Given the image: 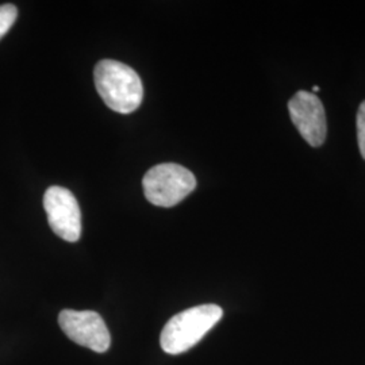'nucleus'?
I'll return each mask as SVG.
<instances>
[{
	"instance_id": "obj_4",
	"label": "nucleus",
	"mask_w": 365,
	"mask_h": 365,
	"mask_svg": "<svg viewBox=\"0 0 365 365\" xmlns=\"http://www.w3.org/2000/svg\"><path fill=\"white\" fill-rule=\"evenodd\" d=\"M43 209L53 232L68 242L81 235V211L75 195L64 187H49L43 195Z\"/></svg>"
},
{
	"instance_id": "obj_2",
	"label": "nucleus",
	"mask_w": 365,
	"mask_h": 365,
	"mask_svg": "<svg viewBox=\"0 0 365 365\" xmlns=\"http://www.w3.org/2000/svg\"><path fill=\"white\" fill-rule=\"evenodd\" d=\"M223 317L217 304H200L172 317L161 331L160 344L168 354L187 352L203 339Z\"/></svg>"
},
{
	"instance_id": "obj_7",
	"label": "nucleus",
	"mask_w": 365,
	"mask_h": 365,
	"mask_svg": "<svg viewBox=\"0 0 365 365\" xmlns=\"http://www.w3.org/2000/svg\"><path fill=\"white\" fill-rule=\"evenodd\" d=\"M18 16V10L14 4L0 6V39L3 38L9 30L13 27Z\"/></svg>"
},
{
	"instance_id": "obj_6",
	"label": "nucleus",
	"mask_w": 365,
	"mask_h": 365,
	"mask_svg": "<svg viewBox=\"0 0 365 365\" xmlns=\"http://www.w3.org/2000/svg\"><path fill=\"white\" fill-rule=\"evenodd\" d=\"M289 117L306 143L318 148L327 140L325 108L313 92L298 91L288 102Z\"/></svg>"
},
{
	"instance_id": "obj_9",
	"label": "nucleus",
	"mask_w": 365,
	"mask_h": 365,
	"mask_svg": "<svg viewBox=\"0 0 365 365\" xmlns=\"http://www.w3.org/2000/svg\"><path fill=\"white\" fill-rule=\"evenodd\" d=\"M318 90H319V87H318V86H314V87H313V93H314V92L318 91Z\"/></svg>"
},
{
	"instance_id": "obj_1",
	"label": "nucleus",
	"mask_w": 365,
	"mask_h": 365,
	"mask_svg": "<svg viewBox=\"0 0 365 365\" xmlns=\"http://www.w3.org/2000/svg\"><path fill=\"white\" fill-rule=\"evenodd\" d=\"M95 86L113 111L130 114L143 102L144 87L138 73L115 60H102L95 66Z\"/></svg>"
},
{
	"instance_id": "obj_3",
	"label": "nucleus",
	"mask_w": 365,
	"mask_h": 365,
	"mask_svg": "<svg viewBox=\"0 0 365 365\" xmlns=\"http://www.w3.org/2000/svg\"><path fill=\"white\" fill-rule=\"evenodd\" d=\"M145 197L158 207H173L196 187L194 173L179 164H160L146 172L143 180Z\"/></svg>"
},
{
	"instance_id": "obj_8",
	"label": "nucleus",
	"mask_w": 365,
	"mask_h": 365,
	"mask_svg": "<svg viewBox=\"0 0 365 365\" xmlns=\"http://www.w3.org/2000/svg\"><path fill=\"white\" fill-rule=\"evenodd\" d=\"M357 141L360 153L365 160V101L360 105L357 111Z\"/></svg>"
},
{
	"instance_id": "obj_5",
	"label": "nucleus",
	"mask_w": 365,
	"mask_h": 365,
	"mask_svg": "<svg viewBox=\"0 0 365 365\" xmlns=\"http://www.w3.org/2000/svg\"><path fill=\"white\" fill-rule=\"evenodd\" d=\"M58 325L73 342L93 352L105 353L110 348V331L103 318L95 312L63 310L58 315Z\"/></svg>"
}]
</instances>
